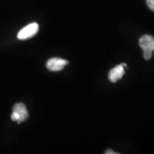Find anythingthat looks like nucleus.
Here are the masks:
<instances>
[{
	"instance_id": "1",
	"label": "nucleus",
	"mask_w": 154,
	"mask_h": 154,
	"mask_svg": "<svg viewBox=\"0 0 154 154\" xmlns=\"http://www.w3.org/2000/svg\"><path fill=\"white\" fill-rule=\"evenodd\" d=\"M38 31V25L37 23H32V24H28L22 29L19 31L17 34V38L20 40H26L28 38L33 37L37 34Z\"/></svg>"
},
{
	"instance_id": "2",
	"label": "nucleus",
	"mask_w": 154,
	"mask_h": 154,
	"mask_svg": "<svg viewBox=\"0 0 154 154\" xmlns=\"http://www.w3.org/2000/svg\"><path fill=\"white\" fill-rule=\"evenodd\" d=\"M69 63V61L66 59H60V58H51L48 60L47 67L51 72H60L63 70L65 66Z\"/></svg>"
},
{
	"instance_id": "3",
	"label": "nucleus",
	"mask_w": 154,
	"mask_h": 154,
	"mask_svg": "<svg viewBox=\"0 0 154 154\" xmlns=\"http://www.w3.org/2000/svg\"><path fill=\"white\" fill-rule=\"evenodd\" d=\"M125 74L124 66L122 64L118 65L113 68L109 73V79L111 82L116 83L122 78Z\"/></svg>"
},
{
	"instance_id": "4",
	"label": "nucleus",
	"mask_w": 154,
	"mask_h": 154,
	"mask_svg": "<svg viewBox=\"0 0 154 154\" xmlns=\"http://www.w3.org/2000/svg\"><path fill=\"white\" fill-rule=\"evenodd\" d=\"M139 46L143 51H154V37L151 35H143L140 38Z\"/></svg>"
},
{
	"instance_id": "5",
	"label": "nucleus",
	"mask_w": 154,
	"mask_h": 154,
	"mask_svg": "<svg viewBox=\"0 0 154 154\" xmlns=\"http://www.w3.org/2000/svg\"><path fill=\"white\" fill-rule=\"evenodd\" d=\"M13 111L16 112L19 116V120L17 121L18 124H21L23 121H25L29 117V113L26 109V106L22 103H16L13 107Z\"/></svg>"
},
{
	"instance_id": "6",
	"label": "nucleus",
	"mask_w": 154,
	"mask_h": 154,
	"mask_svg": "<svg viewBox=\"0 0 154 154\" xmlns=\"http://www.w3.org/2000/svg\"><path fill=\"white\" fill-rule=\"evenodd\" d=\"M143 58L146 60H149L151 59L152 56H153V51H149V50H145L143 51Z\"/></svg>"
},
{
	"instance_id": "7",
	"label": "nucleus",
	"mask_w": 154,
	"mask_h": 154,
	"mask_svg": "<svg viewBox=\"0 0 154 154\" xmlns=\"http://www.w3.org/2000/svg\"><path fill=\"white\" fill-rule=\"evenodd\" d=\"M146 3L149 8L154 11V0H146Z\"/></svg>"
},
{
	"instance_id": "8",
	"label": "nucleus",
	"mask_w": 154,
	"mask_h": 154,
	"mask_svg": "<svg viewBox=\"0 0 154 154\" xmlns=\"http://www.w3.org/2000/svg\"><path fill=\"white\" fill-rule=\"evenodd\" d=\"M105 153L106 154H115V153H118L113 151L112 150H107V151L105 152Z\"/></svg>"
}]
</instances>
